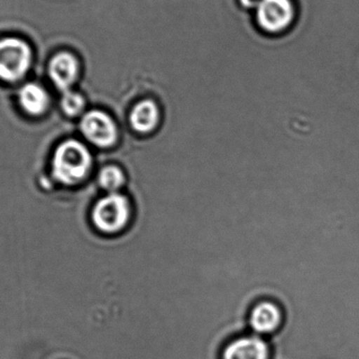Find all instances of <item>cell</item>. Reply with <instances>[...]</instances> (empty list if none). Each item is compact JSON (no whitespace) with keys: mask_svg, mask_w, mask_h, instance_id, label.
Returning a JSON list of instances; mask_svg holds the SVG:
<instances>
[{"mask_svg":"<svg viewBox=\"0 0 359 359\" xmlns=\"http://www.w3.org/2000/svg\"><path fill=\"white\" fill-rule=\"evenodd\" d=\"M292 17L290 0H261L257 6V20L268 32L282 31L288 27Z\"/></svg>","mask_w":359,"mask_h":359,"instance_id":"5b68a950","label":"cell"},{"mask_svg":"<svg viewBox=\"0 0 359 359\" xmlns=\"http://www.w3.org/2000/svg\"><path fill=\"white\" fill-rule=\"evenodd\" d=\"M31 61V48L27 42L15 37L0 40V80L18 81L27 75Z\"/></svg>","mask_w":359,"mask_h":359,"instance_id":"7a4b0ae2","label":"cell"},{"mask_svg":"<svg viewBox=\"0 0 359 359\" xmlns=\"http://www.w3.org/2000/svg\"><path fill=\"white\" fill-rule=\"evenodd\" d=\"M282 320V312L278 306L270 302H263L251 311L249 326L257 334H270L280 328Z\"/></svg>","mask_w":359,"mask_h":359,"instance_id":"ba28073f","label":"cell"},{"mask_svg":"<svg viewBox=\"0 0 359 359\" xmlns=\"http://www.w3.org/2000/svg\"><path fill=\"white\" fill-rule=\"evenodd\" d=\"M18 100L21 109L31 116L42 115L50 104L48 93L36 83L25 84L19 90Z\"/></svg>","mask_w":359,"mask_h":359,"instance_id":"9c48e42d","label":"cell"},{"mask_svg":"<svg viewBox=\"0 0 359 359\" xmlns=\"http://www.w3.org/2000/svg\"><path fill=\"white\" fill-rule=\"evenodd\" d=\"M269 347L259 337H244L226 346L222 359H269Z\"/></svg>","mask_w":359,"mask_h":359,"instance_id":"52a82bcc","label":"cell"},{"mask_svg":"<svg viewBox=\"0 0 359 359\" xmlns=\"http://www.w3.org/2000/svg\"><path fill=\"white\" fill-rule=\"evenodd\" d=\"M84 107H86V101L81 95L69 90H65L61 98V109L65 115L75 117L82 113Z\"/></svg>","mask_w":359,"mask_h":359,"instance_id":"7c38bea8","label":"cell"},{"mask_svg":"<svg viewBox=\"0 0 359 359\" xmlns=\"http://www.w3.org/2000/svg\"><path fill=\"white\" fill-rule=\"evenodd\" d=\"M99 183L109 191H116L124 183V175L117 166L109 165L103 168L99 175Z\"/></svg>","mask_w":359,"mask_h":359,"instance_id":"8fae6325","label":"cell"},{"mask_svg":"<svg viewBox=\"0 0 359 359\" xmlns=\"http://www.w3.org/2000/svg\"><path fill=\"white\" fill-rule=\"evenodd\" d=\"M130 124L137 132H151L159 121V111L151 100L141 101L134 107L130 116Z\"/></svg>","mask_w":359,"mask_h":359,"instance_id":"30bf717a","label":"cell"},{"mask_svg":"<svg viewBox=\"0 0 359 359\" xmlns=\"http://www.w3.org/2000/svg\"><path fill=\"white\" fill-rule=\"evenodd\" d=\"M92 156L77 140H67L58 145L53 156V176L65 185L80 183L90 172Z\"/></svg>","mask_w":359,"mask_h":359,"instance_id":"6da1fadb","label":"cell"},{"mask_svg":"<svg viewBox=\"0 0 359 359\" xmlns=\"http://www.w3.org/2000/svg\"><path fill=\"white\" fill-rule=\"evenodd\" d=\"M83 136L93 144L102 149L111 147L117 140V128L113 119L100 111H90L80 122Z\"/></svg>","mask_w":359,"mask_h":359,"instance_id":"277c9868","label":"cell"},{"mask_svg":"<svg viewBox=\"0 0 359 359\" xmlns=\"http://www.w3.org/2000/svg\"><path fill=\"white\" fill-rule=\"evenodd\" d=\"M130 215L126 196L111 192L98 201L93 209V222L100 231L115 233L126 227Z\"/></svg>","mask_w":359,"mask_h":359,"instance_id":"3957f363","label":"cell"},{"mask_svg":"<svg viewBox=\"0 0 359 359\" xmlns=\"http://www.w3.org/2000/svg\"><path fill=\"white\" fill-rule=\"evenodd\" d=\"M79 65L77 59L69 53H58L50 59L48 65V75L53 83L59 90H69L77 79Z\"/></svg>","mask_w":359,"mask_h":359,"instance_id":"8992f818","label":"cell"}]
</instances>
